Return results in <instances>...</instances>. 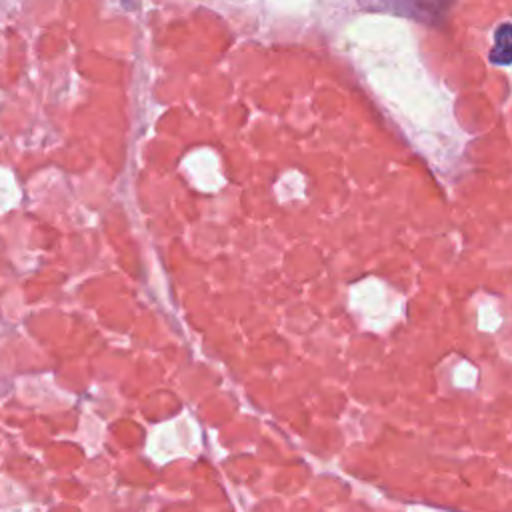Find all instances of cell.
I'll list each match as a JSON object with an SVG mask.
<instances>
[{"mask_svg": "<svg viewBox=\"0 0 512 512\" xmlns=\"http://www.w3.org/2000/svg\"><path fill=\"white\" fill-rule=\"evenodd\" d=\"M454 2L456 0H366V6L376 12H388L424 24H438L446 18Z\"/></svg>", "mask_w": 512, "mask_h": 512, "instance_id": "obj_1", "label": "cell"}, {"mask_svg": "<svg viewBox=\"0 0 512 512\" xmlns=\"http://www.w3.org/2000/svg\"><path fill=\"white\" fill-rule=\"evenodd\" d=\"M490 62L498 66L512 64V22H504L494 32V42L490 48Z\"/></svg>", "mask_w": 512, "mask_h": 512, "instance_id": "obj_2", "label": "cell"}]
</instances>
